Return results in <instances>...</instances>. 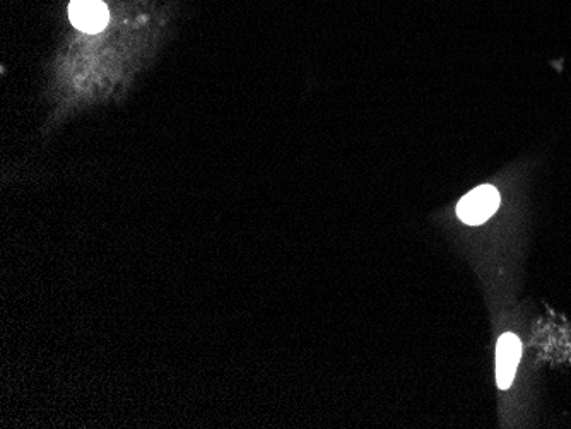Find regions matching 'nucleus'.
Returning a JSON list of instances; mask_svg holds the SVG:
<instances>
[{"label": "nucleus", "instance_id": "obj_2", "mask_svg": "<svg viewBox=\"0 0 571 429\" xmlns=\"http://www.w3.org/2000/svg\"><path fill=\"white\" fill-rule=\"evenodd\" d=\"M522 344L515 334L501 335L496 346V383L501 390H507L512 385L515 371L520 363Z\"/></svg>", "mask_w": 571, "mask_h": 429}, {"label": "nucleus", "instance_id": "obj_3", "mask_svg": "<svg viewBox=\"0 0 571 429\" xmlns=\"http://www.w3.org/2000/svg\"><path fill=\"white\" fill-rule=\"evenodd\" d=\"M69 18L77 30L98 33L108 23V9L101 0H72Z\"/></svg>", "mask_w": 571, "mask_h": 429}, {"label": "nucleus", "instance_id": "obj_1", "mask_svg": "<svg viewBox=\"0 0 571 429\" xmlns=\"http://www.w3.org/2000/svg\"><path fill=\"white\" fill-rule=\"evenodd\" d=\"M500 207V194L491 185H481L460 200L457 207L459 218L467 224H483Z\"/></svg>", "mask_w": 571, "mask_h": 429}]
</instances>
